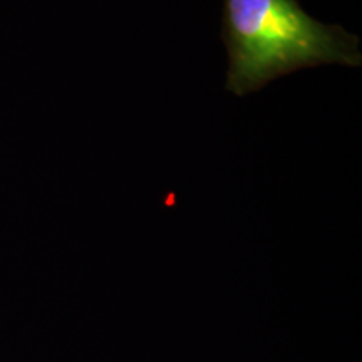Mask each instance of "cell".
<instances>
[{"label": "cell", "instance_id": "obj_1", "mask_svg": "<svg viewBox=\"0 0 362 362\" xmlns=\"http://www.w3.org/2000/svg\"><path fill=\"white\" fill-rule=\"evenodd\" d=\"M221 40L228 52L225 89L247 96L309 67H359V37L324 24L297 0H223Z\"/></svg>", "mask_w": 362, "mask_h": 362}]
</instances>
